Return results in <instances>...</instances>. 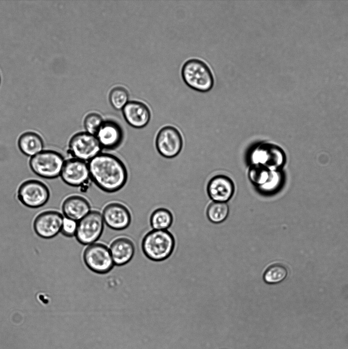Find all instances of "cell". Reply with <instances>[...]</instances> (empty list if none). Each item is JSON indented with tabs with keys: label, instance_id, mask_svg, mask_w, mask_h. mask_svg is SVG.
Returning a JSON list of instances; mask_svg holds the SVG:
<instances>
[{
	"label": "cell",
	"instance_id": "26",
	"mask_svg": "<svg viewBox=\"0 0 348 349\" xmlns=\"http://www.w3.org/2000/svg\"><path fill=\"white\" fill-rule=\"evenodd\" d=\"M103 122L102 117L98 113H90L87 114L85 118L83 123L85 131L90 134L95 135Z\"/></svg>",
	"mask_w": 348,
	"mask_h": 349
},
{
	"label": "cell",
	"instance_id": "15",
	"mask_svg": "<svg viewBox=\"0 0 348 349\" xmlns=\"http://www.w3.org/2000/svg\"><path fill=\"white\" fill-rule=\"evenodd\" d=\"M235 190L233 181L224 175H217L211 178L207 187L209 197L215 202L227 203L233 196Z\"/></svg>",
	"mask_w": 348,
	"mask_h": 349
},
{
	"label": "cell",
	"instance_id": "22",
	"mask_svg": "<svg viewBox=\"0 0 348 349\" xmlns=\"http://www.w3.org/2000/svg\"><path fill=\"white\" fill-rule=\"evenodd\" d=\"M284 181V175L282 170H271L267 181L257 188L259 192L264 195H271L279 191Z\"/></svg>",
	"mask_w": 348,
	"mask_h": 349
},
{
	"label": "cell",
	"instance_id": "27",
	"mask_svg": "<svg viewBox=\"0 0 348 349\" xmlns=\"http://www.w3.org/2000/svg\"><path fill=\"white\" fill-rule=\"evenodd\" d=\"M77 226L78 222L64 217L61 234L67 238L75 236Z\"/></svg>",
	"mask_w": 348,
	"mask_h": 349
},
{
	"label": "cell",
	"instance_id": "2",
	"mask_svg": "<svg viewBox=\"0 0 348 349\" xmlns=\"http://www.w3.org/2000/svg\"><path fill=\"white\" fill-rule=\"evenodd\" d=\"M181 76L188 87L198 92H208L214 85V78L211 68L200 59L187 60L182 66Z\"/></svg>",
	"mask_w": 348,
	"mask_h": 349
},
{
	"label": "cell",
	"instance_id": "14",
	"mask_svg": "<svg viewBox=\"0 0 348 349\" xmlns=\"http://www.w3.org/2000/svg\"><path fill=\"white\" fill-rule=\"evenodd\" d=\"M102 215L105 224L115 230L127 228L131 222L129 210L125 205L118 202H112L106 205Z\"/></svg>",
	"mask_w": 348,
	"mask_h": 349
},
{
	"label": "cell",
	"instance_id": "6",
	"mask_svg": "<svg viewBox=\"0 0 348 349\" xmlns=\"http://www.w3.org/2000/svg\"><path fill=\"white\" fill-rule=\"evenodd\" d=\"M83 258L86 266L98 274L107 273L114 266L109 248L101 243L88 245L83 252Z\"/></svg>",
	"mask_w": 348,
	"mask_h": 349
},
{
	"label": "cell",
	"instance_id": "4",
	"mask_svg": "<svg viewBox=\"0 0 348 349\" xmlns=\"http://www.w3.org/2000/svg\"><path fill=\"white\" fill-rule=\"evenodd\" d=\"M65 160L63 155L54 150H43L31 157L29 165L37 175L53 179L60 175Z\"/></svg>",
	"mask_w": 348,
	"mask_h": 349
},
{
	"label": "cell",
	"instance_id": "25",
	"mask_svg": "<svg viewBox=\"0 0 348 349\" xmlns=\"http://www.w3.org/2000/svg\"><path fill=\"white\" fill-rule=\"evenodd\" d=\"M129 95L126 89L121 87L114 88L110 92L109 100L111 104L116 110L122 109L128 103Z\"/></svg>",
	"mask_w": 348,
	"mask_h": 349
},
{
	"label": "cell",
	"instance_id": "20",
	"mask_svg": "<svg viewBox=\"0 0 348 349\" xmlns=\"http://www.w3.org/2000/svg\"><path fill=\"white\" fill-rule=\"evenodd\" d=\"M150 221L153 229L167 230L173 222V216L168 209L158 208L152 213Z\"/></svg>",
	"mask_w": 348,
	"mask_h": 349
},
{
	"label": "cell",
	"instance_id": "7",
	"mask_svg": "<svg viewBox=\"0 0 348 349\" xmlns=\"http://www.w3.org/2000/svg\"><path fill=\"white\" fill-rule=\"evenodd\" d=\"M102 149L95 135L86 131L74 134L68 144L69 152L73 158L86 162L102 153Z\"/></svg>",
	"mask_w": 348,
	"mask_h": 349
},
{
	"label": "cell",
	"instance_id": "21",
	"mask_svg": "<svg viewBox=\"0 0 348 349\" xmlns=\"http://www.w3.org/2000/svg\"><path fill=\"white\" fill-rule=\"evenodd\" d=\"M229 207L226 202H211L207 207V216L210 221L213 223H220L227 218Z\"/></svg>",
	"mask_w": 348,
	"mask_h": 349
},
{
	"label": "cell",
	"instance_id": "18",
	"mask_svg": "<svg viewBox=\"0 0 348 349\" xmlns=\"http://www.w3.org/2000/svg\"><path fill=\"white\" fill-rule=\"evenodd\" d=\"M62 211L65 217L78 222L91 211V206L84 197L73 195L64 201Z\"/></svg>",
	"mask_w": 348,
	"mask_h": 349
},
{
	"label": "cell",
	"instance_id": "16",
	"mask_svg": "<svg viewBox=\"0 0 348 349\" xmlns=\"http://www.w3.org/2000/svg\"><path fill=\"white\" fill-rule=\"evenodd\" d=\"M122 110L125 121L133 128H144L150 121L151 112L148 108L140 102H129Z\"/></svg>",
	"mask_w": 348,
	"mask_h": 349
},
{
	"label": "cell",
	"instance_id": "8",
	"mask_svg": "<svg viewBox=\"0 0 348 349\" xmlns=\"http://www.w3.org/2000/svg\"><path fill=\"white\" fill-rule=\"evenodd\" d=\"M104 224L102 214L97 211H91L78 222L75 235L77 240L84 245L95 243L103 232Z\"/></svg>",
	"mask_w": 348,
	"mask_h": 349
},
{
	"label": "cell",
	"instance_id": "17",
	"mask_svg": "<svg viewBox=\"0 0 348 349\" xmlns=\"http://www.w3.org/2000/svg\"><path fill=\"white\" fill-rule=\"evenodd\" d=\"M109 250L114 265L121 266L127 264L132 259L135 253V246L129 238L120 237L111 243Z\"/></svg>",
	"mask_w": 348,
	"mask_h": 349
},
{
	"label": "cell",
	"instance_id": "5",
	"mask_svg": "<svg viewBox=\"0 0 348 349\" xmlns=\"http://www.w3.org/2000/svg\"><path fill=\"white\" fill-rule=\"evenodd\" d=\"M251 165L260 166L269 170H282L286 162L283 150L278 146L263 143L255 146L250 153Z\"/></svg>",
	"mask_w": 348,
	"mask_h": 349
},
{
	"label": "cell",
	"instance_id": "19",
	"mask_svg": "<svg viewBox=\"0 0 348 349\" xmlns=\"http://www.w3.org/2000/svg\"><path fill=\"white\" fill-rule=\"evenodd\" d=\"M18 146L23 154L32 157L42 151L44 143L42 138L38 133L28 131L19 136Z\"/></svg>",
	"mask_w": 348,
	"mask_h": 349
},
{
	"label": "cell",
	"instance_id": "3",
	"mask_svg": "<svg viewBox=\"0 0 348 349\" xmlns=\"http://www.w3.org/2000/svg\"><path fill=\"white\" fill-rule=\"evenodd\" d=\"M175 246L173 235L167 230L153 229L143 237L141 248L148 259L160 262L169 258Z\"/></svg>",
	"mask_w": 348,
	"mask_h": 349
},
{
	"label": "cell",
	"instance_id": "24",
	"mask_svg": "<svg viewBox=\"0 0 348 349\" xmlns=\"http://www.w3.org/2000/svg\"><path fill=\"white\" fill-rule=\"evenodd\" d=\"M271 170L260 166L251 165L248 172L250 181L258 188L268 180Z\"/></svg>",
	"mask_w": 348,
	"mask_h": 349
},
{
	"label": "cell",
	"instance_id": "11",
	"mask_svg": "<svg viewBox=\"0 0 348 349\" xmlns=\"http://www.w3.org/2000/svg\"><path fill=\"white\" fill-rule=\"evenodd\" d=\"M64 217L56 211H47L37 216L33 227L35 232L39 237L50 239L55 238L61 232Z\"/></svg>",
	"mask_w": 348,
	"mask_h": 349
},
{
	"label": "cell",
	"instance_id": "9",
	"mask_svg": "<svg viewBox=\"0 0 348 349\" xmlns=\"http://www.w3.org/2000/svg\"><path fill=\"white\" fill-rule=\"evenodd\" d=\"M49 196L47 187L43 182L35 179L23 182L17 192V197L20 202L32 208L43 206L47 202Z\"/></svg>",
	"mask_w": 348,
	"mask_h": 349
},
{
	"label": "cell",
	"instance_id": "10",
	"mask_svg": "<svg viewBox=\"0 0 348 349\" xmlns=\"http://www.w3.org/2000/svg\"><path fill=\"white\" fill-rule=\"evenodd\" d=\"M183 137L179 130L172 126L162 127L158 132L155 145L158 152L166 158L177 156L181 151Z\"/></svg>",
	"mask_w": 348,
	"mask_h": 349
},
{
	"label": "cell",
	"instance_id": "1",
	"mask_svg": "<svg viewBox=\"0 0 348 349\" xmlns=\"http://www.w3.org/2000/svg\"><path fill=\"white\" fill-rule=\"evenodd\" d=\"M88 165L91 180L105 192H116L127 182L125 165L113 154L101 153L89 161Z\"/></svg>",
	"mask_w": 348,
	"mask_h": 349
},
{
	"label": "cell",
	"instance_id": "23",
	"mask_svg": "<svg viewBox=\"0 0 348 349\" xmlns=\"http://www.w3.org/2000/svg\"><path fill=\"white\" fill-rule=\"evenodd\" d=\"M288 275L286 267L280 264L270 266L263 274L264 282L268 284H277L284 281Z\"/></svg>",
	"mask_w": 348,
	"mask_h": 349
},
{
	"label": "cell",
	"instance_id": "12",
	"mask_svg": "<svg viewBox=\"0 0 348 349\" xmlns=\"http://www.w3.org/2000/svg\"><path fill=\"white\" fill-rule=\"evenodd\" d=\"M60 176L67 184L85 188L90 179L88 162L71 158L65 161Z\"/></svg>",
	"mask_w": 348,
	"mask_h": 349
},
{
	"label": "cell",
	"instance_id": "13",
	"mask_svg": "<svg viewBox=\"0 0 348 349\" xmlns=\"http://www.w3.org/2000/svg\"><path fill=\"white\" fill-rule=\"evenodd\" d=\"M95 135L103 149L112 150L121 144L124 133L119 123L107 120L104 121Z\"/></svg>",
	"mask_w": 348,
	"mask_h": 349
},
{
	"label": "cell",
	"instance_id": "28",
	"mask_svg": "<svg viewBox=\"0 0 348 349\" xmlns=\"http://www.w3.org/2000/svg\"><path fill=\"white\" fill-rule=\"evenodd\" d=\"M0 83H1V75H0Z\"/></svg>",
	"mask_w": 348,
	"mask_h": 349
}]
</instances>
